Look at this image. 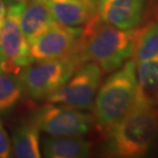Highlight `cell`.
Listing matches in <instances>:
<instances>
[{"label": "cell", "instance_id": "obj_8", "mask_svg": "<svg viewBox=\"0 0 158 158\" xmlns=\"http://www.w3.org/2000/svg\"><path fill=\"white\" fill-rule=\"evenodd\" d=\"M83 28L56 22L29 44L32 62L58 59L74 52L80 42Z\"/></svg>", "mask_w": 158, "mask_h": 158}, {"label": "cell", "instance_id": "obj_2", "mask_svg": "<svg viewBox=\"0 0 158 158\" xmlns=\"http://www.w3.org/2000/svg\"><path fill=\"white\" fill-rule=\"evenodd\" d=\"M139 29L122 30L94 15L85 24L77 47L82 62H91L104 74L119 69L134 55Z\"/></svg>", "mask_w": 158, "mask_h": 158}, {"label": "cell", "instance_id": "obj_10", "mask_svg": "<svg viewBox=\"0 0 158 158\" xmlns=\"http://www.w3.org/2000/svg\"><path fill=\"white\" fill-rule=\"evenodd\" d=\"M60 24L78 27L97 15V3L85 0H42Z\"/></svg>", "mask_w": 158, "mask_h": 158}, {"label": "cell", "instance_id": "obj_16", "mask_svg": "<svg viewBox=\"0 0 158 158\" xmlns=\"http://www.w3.org/2000/svg\"><path fill=\"white\" fill-rule=\"evenodd\" d=\"M23 94L20 75L14 72H0V113L14 108Z\"/></svg>", "mask_w": 158, "mask_h": 158}, {"label": "cell", "instance_id": "obj_4", "mask_svg": "<svg viewBox=\"0 0 158 158\" xmlns=\"http://www.w3.org/2000/svg\"><path fill=\"white\" fill-rule=\"evenodd\" d=\"M84 64L77 49L58 59L33 62L20 72L24 94L33 101L46 100Z\"/></svg>", "mask_w": 158, "mask_h": 158}, {"label": "cell", "instance_id": "obj_14", "mask_svg": "<svg viewBox=\"0 0 158 158\" xmlns=\"http://www.w3.org/2000/svg\"><path fill=\"white\" fill-rule=\"evenodd\" d=\"M139 93L158 104V55L137 64Z\"/></svg>", "mask_w": 158, "mask_h": 158}, {"label": "cell", "instance_id": "obj_12", "mask_svg": "<svg viewBox=\"0 0 158 158\" xmlns=\"http://www.w3.org/2000/svg\"><path fill=\"white\" fill-rule=\"evenodd\" d=\"M11 150L18 158H38L40 151V128L34 119L15 126L11 132Z\"/></svg>", "mask_w": 158, "mask_h": 158}, {"label": "cell", "instance_id": "obj_20", "mask_svg": "<svg viewBox=\"0 0 158 158\" xmlns=\"http://www.w3.org/2000/svg\"><path fill=\"white\" fill-rule=\"evenodd\" d=\"M85 1H89V2H93V3H98L99 0H85Z\"/></svg>", "mask_w": 158, "mask_h": 158}, {"label": "cell", "instance_id": "obj_17", "mask_svg": "<svg viewBox=\"0 0 158 158\" xmlns=\"http://www.w3.org/2000/svg\"><path fill=\"white\" fill-rule=\"evenodd\" d=\"M11 145L9 142L8 135L6 134L5 128L3 126L2 120L0 118V158H6L10 156Z\"/></svg>", "mask_w": 158, "mask_h": 158}, {"label": "cell", "instance_id": "obj_5", "mask_svg": "<svg viewBox=\"0 0 158 158\" xmlns=\"http://www.w3.org/2000/svg\"><path fill=\"white\" fill-rule=\"evenodd\" d=\"M103 74L96 64L85 62L67 82L47 98L46 102L80 110L89 109L102 83Z\"/></svg>", "mask_w": 158, "mask_h": 158}, {"label": "cell", "instance_id": "obj_18", "mask_svg": "<svg viewBox=\"0 0 158 158\" xmlns=\"http://www.w3.org/2000/svg\"><path fill=\"white\" fill-rule=\"evenodd\" d=\"M6 15V3L4 0H0V28L2 27Z\"/></svg>", "mask_w": 158, "mask_h": 158}, {"label": "cell", "instance_id": "obj_7", "mask_svg": "<svg viewBox=\"0 0 158 158\" xmlns=\"http://www.w3.org/2000/svg\"><path fill=\"white\" fill-rule=\"evenodd\" d=\"M33 119L41 131L55 137H82L94 126L93 114L58 104L42 107Z\"/></svg>", "mask_w": 158, "mask_h": 158}, {"label": "cell", "instance_id": "obj_6", "mask_svg": "<svg viewBox=\"0 0 158 158\" xmlns=\"http://www.w3.org/2000/svg\"><path fill=\"white\" fill-rule=\"evenodd\" d=\"M6 15L0 28V49L7 65V72L20 73L32 63L29 42L21 27V15L24 3L20 0H4Z\"/></svg>", "mask_w": 158, "mask_h": 158}, {"label": "cell", "instance_id": "obj_15", "mask_svg": "<svg viewBox=\"0 0 158 158\" xmlns=\"http://www.w3.org/2000/svg\"><path fill=\"white\" fill-rule=\"evenodd\" d=\"M158 55V21L139 30L132 59L135 64L145 62Z\"/></svg>", "mask_w": 158, "mask_h": 158}, {"label": "cell", "instance_id": "obj_9", "mask_svg": "<svg viewBox=\"0 0 158 158\" xmlns=\"http://www.w3.org/2000/svg\"><path fill=\"white\" fill-rule=\"evenodd\" d=\"M147 0H99L97 12L105 23L122 30L135 29L143 20Z\"/></svg>", "mask_w": 158, "mask_h": 158}, {"label": "cell", "instance_id": "obj_3", "mask_svg": "<svg viewBox=\"0 0 158 158\" xmlns=\"http://www.w3.org/2000/svg\"><path fill=\"white\" fill-rule=\"evenodd\" d=\"M137 64L127 60L101 83L93 103L94 126L106 135L131 112L137 99Z\"/></svg>", "mask_w": 158, "mask_h": 158}, {"label": "cell", "instance_id": "obj_19", "mask_svg": "<svg viewBox=\"0 0 158 158\" xmlns=\"http://www.w3.org/2000/svg\"><path fill=\"white\" fill-rule=\"evenodd\" d=\"M3 71H7V65H6L4 56H3L1 49H0V72H3Z\"/></svg>", "mask_w": 158, "mask_h": 158}, {"label": "cell", "instance_id": "obj_13", "mask_svg": "<svg viewBox=\"0 0 158 158\" xmlns=\"http://www.w3.org/2000/svg\"><path fill=\"white\" fill-rule=\"evenodd\" d=\"M91 144L81 137H55L43 140L42 154L49 158H83L89 156Z\"/></svg>", "mask_w": 158, "mask_h": 158}, {"label": "cell", "instance_id": "obj_11", "mask_svg": "<svg viewBox=\"0 0 158 158\" xmlns=\"http://www.w3.org/2000/svg\"><path fill=\"white\" fill-rule=\"evenodd\" d=\"M20 1L24 3V8L21 15V27L30 44L56 21L53 19L49 8L42 0Z\"/></svg>", "mask_w": 158, "mask_h": 158}, {"label": "cell", "instance_id": "obj_1", "mask_svg": "<svg viewBox=\"0 0 158 158\" xmlns=\"http://www.w3.org/2000/svg\"><path fill=\"white\" fill-rule=\"evenodd\" d=\"M158 139V104L139 93L131 112L106 135L105 153L109 156H145Z\"/></svg>", "mask_w": 158, "mask_h": 158}]
</instances>
